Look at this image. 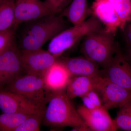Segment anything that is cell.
Here are the masks:
<instances>
[{"mask_svg": "<svg viewBox=\"0 0 131 131\" xmlns=\"http://www.w3.org/2000/svg\"><path fill=\"white\" fill-rule=\"evenodd\" d=\"M14 24L16 29L20 24L51 14L40 0H15L14 4Z\"/></svg>", "mask_w": 131, "mask_h": 131, "instance_id": "8fae6325", "label": "cell"}, {"mask_svg": "<svg viewBox=\"0 0 131 131\" xmlns=\"http://www.w3.org/2000/svg\"><path fill=\"white\" fill-rule=\"evenodd\" d=\"M2 1H1V0H0V5H1V4L2 3Z\"/></svg>", "mask_w": 131, "mask_h": 131, "instance_id": "83f0119b", "label": "cell"}, {"mask_svg": "<svg viewBox=\"0 0 131 131\" xmlns=\"http://www.w3.org/2000/svg\"><path fill=\"white\" fill-rule=\"evenodd\" d=\"M77 112L90 131H115L118 130L114 120L108 110L104 107L89 110L83 105L79 106Z\"/></svg>", "mask_w": 131, "mask_h": 131, "instance_id": "7c38bea8", "label": "cell"}, {"mask_svg": "<svg viewBox=\"0 0 131 131\" xmlns=\"http://www.w3.org/2000/svg\"><path fill=\"white\" fill-rule=\"evenodd\" d=\"M24 72L20 51L14 43L0 55V89L22 75Z\"/></svg>", "mask_w": 131, "mask_h": 131, "instance_id": "9c48e42d", "label": "cell"}, {"mask_svg": "<svg viewBox=\"0 0 131 131\" xmlns=\"http://www.w3.org/2000/svg\"><path fill=\"white\" fill-rule=\"evenodd\" d=\"M42 124L53 129L88 127L69 98L66 90L51 92Z\"/></svg>", "mask_w": 131, "mask_h": 131, "instance_id": "7a4b0ae2", "label": "cell"}, {"mask_svg": "<svg viewBox=\"0 0 131 131\" xmlns=\"http://www.w3.org/2000/svg\"><path fill=\"white\" fill-rule=\"evenodd\" d=\"M58 58L48 50L40 49L32 51H20V59L24 72L26 74L43 77L47 70Z\"/></svg>", "mask_w": 131, "mask_h": 131, "instance_id": "ba28073f", "label": "cell"}, {"mask_svg": "<svg viewBox=\"0 0 131 131\" xmlns=\"http://www.w3.org/2000/svg\"><path fill=\"white\" fill-rule=\"evenodd\" d=\"M87 0H73L61 14L66 18L73 26L84 22L89 14Z\"/></svg>", "mask_w": 131, "mask_h": 131, "instance_id": "e0dca14e", "label": "cell"}, {"mask_svg": "<svg viewBox=\"0 0 131 131\" xmlns=\"http://www.w3.org/2000/svg\"><path fill=\"white\" fill-rule=\"evenodd\" d=\"M119 108L114 119L117 129L131 131V100Z\"/></svg>", "mask_w": 131, "mask_h": 131, "instance_id": "44dd1931", "label": "cell"}, {"mask_svg": "<svg viewBox=\"0 0 131 131\" xmlns=\"http://www.w3.org/2000/svg\"><path fill=\"white\" fill-rule=\"evenodd\" d=\"M115 35L106 32L104 28L90 34L83 38L81 51L84 56L105 68L119 48L115 40Z\"/></svg>", "mask_w": 131, "mask_h": 131, "instance_id": "277c9868", "label": "cell"}, {"mask_svg": "<svg viewBox=\"0 0 131 131\" xmlns=\"http://www.w3.org/2000/svg\"><path fill=\"white\" fill-rule=\"evenodd\" d=\"M122 32L124 33L127 46H131V18L126 23Z\"/></svg>", "mask_w": 131, "mask_h": 131, "instance_id": "d4e9b609", "label": "cell"}, {"mask_svg": "<svg viewBox=\"0 0 131 131\" xmlns=\"http://www.w3.org/2000/svg\"><path fill=\"white\" fill-rule=\"evenodd\" d=\"M1 1H6V0H1Z\"/></svg>", "mask_w": 131, "mask_h": 131, "instance_id": "f1b7e54d", "label": "cell"}, {"mask_svg": "<svg viewBox=\"0 0 131 131\" xmlns=\"http://www.w3.org/2000/svg\"><path fill=\"white\" fill-rule=\"evenodd\" d=\"M15 0L3 1L0 5V32L13 28L14 24Z\"/></svg>", "mask_w": 131, "mask_h": 131, "instance_id": "d6986e66", "label": "cell"}, {"mask_svg": "<svg viewBox=\"0 0 131 131\" xmlns=\"http://www.w3.org/2000/svg\"><path fill=\"white\" fill-rule=\"evenodd\" d=\"M34 113H3L0 114V131H14Z\"/></svg>", "mask_w": 131, "mask_h": 131, "instance_id": "ac0fdd59", "label": "cell"}, {"mask_svg": "<svg viewBox=\"0 0 131 131\" xmlns=\"http://www.w3.org/2000/svg\"><path fill=\"white\" fill-rule=\"evenodd\" d=\"M46 105L41 106L14 131H38L44 116Z\"/></svg>", "mask_w": 131, "mask_h": 131, "instance_id": "ffe728a7", "label": "cell"}, {"mask_svg": "<svg viewBox=\"0 0 131 131\" xmlns=\"http://www.w3.org/2000/svg\"><path fill=\"white\" fill-rule=\"evenodd\" d=\"M73 0H45L44 2L51 14L57 15L62 12Z\"/></svg>", "mask_w": 131, "mask_h": 131, "instance_id": "7402d4cb", "label": "cell"}, {"mask_svg": "<svg viewBox=\"0 0 131 131\" xmlns=\"http://www.w3.org/2000/svg\"><path fill=\"white\" fill-rule=\"evenodd\" d=\"M89 14L101 22L106 32L116 34L131 19V0H94Z\"/></svg>", "mask_w": 131, "mask_h": 131, "instance_id": "3957f363", "label": "cell"}, {"mask_svg": "<svg viewBox=\"0 0 131 131\" xmlns=\"http://www.w3.org/2000/svg\"><path fill=\"white\" fill-rule=\"evenodd\" d=\"M72 77L67 69L58 61V59L47 71L43 77L46 86L51 92L66 89Z\"/></svg>", "mask_w": 131, "mask_h": 131, "instance_id": "9a60e30c", "label": "cell"}, {"mask_svg": "<svg viewBox=\"0 0 131 131\" xmlns=\"http://www.w3.org/2000/svg\"><path fill=\"white\" fill-rule=\"evenodd\" d=\"M128 46V48H127V53L126 56H125L131 62V46Z\"/></svg>", "mask_w": 131, "mask_h": 131, "instance_id": "4316f807", "label": "cell"}, {"mask_svg": "<svg viewBox=\"0 0 131 131\" xmlns=\"http://www.w3.org/2000/svg\"><path fill=\"white\" fill-rule=\"evenodd\" d=\"M82 101L83 103V105L89 110H93L96 108V107L94 103L91 101L90 99L89 98L88 96L86 95H84L83 96H81Z\"/></svg>", "mask_w": 131, "mask_h": 131, "instance_id": "484cf974", "label": "cell"}, {"mask_svg": "<svg viewBox=\"0 0 131 131\" xmlns=\"http://www.w3.org/2000/svg\"><path fill=\"white\" fill-rule=\"evenodd\" d=\"M103 29L101 22L92 15L82 24L66 28L52 39L47 50L58 58L86 35Z\"/></svg>", "mask_w": 131, "mask_h": 131, "instance_id": "5b68a950", "label": "cell"}, {"mask_svg": "<svg viewBox=\"0 0 131 131\" xmlns=\"http://www.w3.org/2000/svg\"><path fill=\"white\" fill-rule=\"evenodd\" d=\"M100 95L103 107L108 110L120 107L131 100V90L102 77L96 90Z\"/></svg>", "mask_w": 131, "mask_h": 131, "instance_id": "30bf717a", "label": "cell"}, {"mask_svg": "<svg viewBox=\"0 0 131 131\" xmlns=\"http://www.w3.org/2000/svg\"><path fill=\"white\" fill-rule=\"evenodd\" d=\"M15 29L0 32V55L14 43Z\"/></svg>", "mask_w": 131, "mask_h": 131, "instance_id": "603a6c76", "label": "cell"}, {"mask_svg": "<svg viewBox=\"0 0 131 131\" xmlns=\"http://www.w3.org/2000/svg\"><path fill=\"white\" fill-rule=\"evenodd\" d=\"M102 76L113 83L131 90V62L118 49L109 63L101 70Z\"/></svg>", "mask_w": 131, "mask_h": 131, "instance_id": "52a82bcc", "label": "cell"}, {"mask_svg": "<svg viewBox=\"0 0 131 131\" xmlns=\"http://www.w3.org/2000/svg\"><path fill=\"white\" fill-rule=\"evenodd\" d=\"M5 89L20 95L38 106L46 105L51 93L43 77L26 74L17 78Z\"/></svg>", "mask_w": 131, "mask_h": 131, "instance_id": "8992f818", "label": "cell"}, {"mask_svg": "<svg viewBox=\"0 0 131 131\" xmlns=\"http://www.w3.org/2000/svg\"><path fill=\"white\" fill-rule=\"evenodd\" d=\"M39 107L19 94L0 89V109L3 113H33Z\"/></svg>", "mask_w": 131, "mask_h": 131, "instance_id": "4fadbf2b", "label": "cell"}, {"mask_svg": "<svg viewBox=\"0 0 131 131\" xmlns=\"http://www.w3.org/2000/svg\"><path fill=\"white\" fill-rule=\"evenodd\" d=\"M58 61L64 66L72 77L102 76L100 66L84 56L72 58L60 57Z\"/></svg>", "mask_w": 131, "mask_h": 131, "instance_id": "5bb4252c", "label": "cell"}, {"mask_svg": "<svg viewBox=\"0 0 131 131\" xmlns=\"http://www.w3.org/2000/svg\"><path fill=\"white\" fill-rule=\"evenodd\" d=\"M25 23L20 38L22 51L42 49L46 42L67 28L64 17L61 15H48Z\"/></svg>", "mask_w": 131, "mask_h": 131, "instance_id": "6da1fadb", "label": "cell"}, {"mask_svg": "<svg viewBox=\"0 0 131 131\" xmlns=\"http://www.w3.org/2000/svg\"><path fill=\"white\" fill-rule=\"evenodd\" d=\"M86 95L88 96L96 107H103L100 96L99 95L98 91L96 90H91Z\"/></svg>", "mask_w": 131, "mask_h": 131, "instance_id": "cb8c5ba5", "label": "cell"}, {"mask_svg": "<svg viewBox=\"0 0 131 131\" xmlns=\"http://www.w3.org/2000/svg\"><path fill=\"white\" fill-rule=\"evenodd\" d=\"M102 76H78L71 79L66 89L69 98L72 100L81 97L93 90H96Z\"/></svg>", "mask_w": 131, "mask_h": 131, "instance_id": "2e32d148", "label": "cell"}]
</instances>
